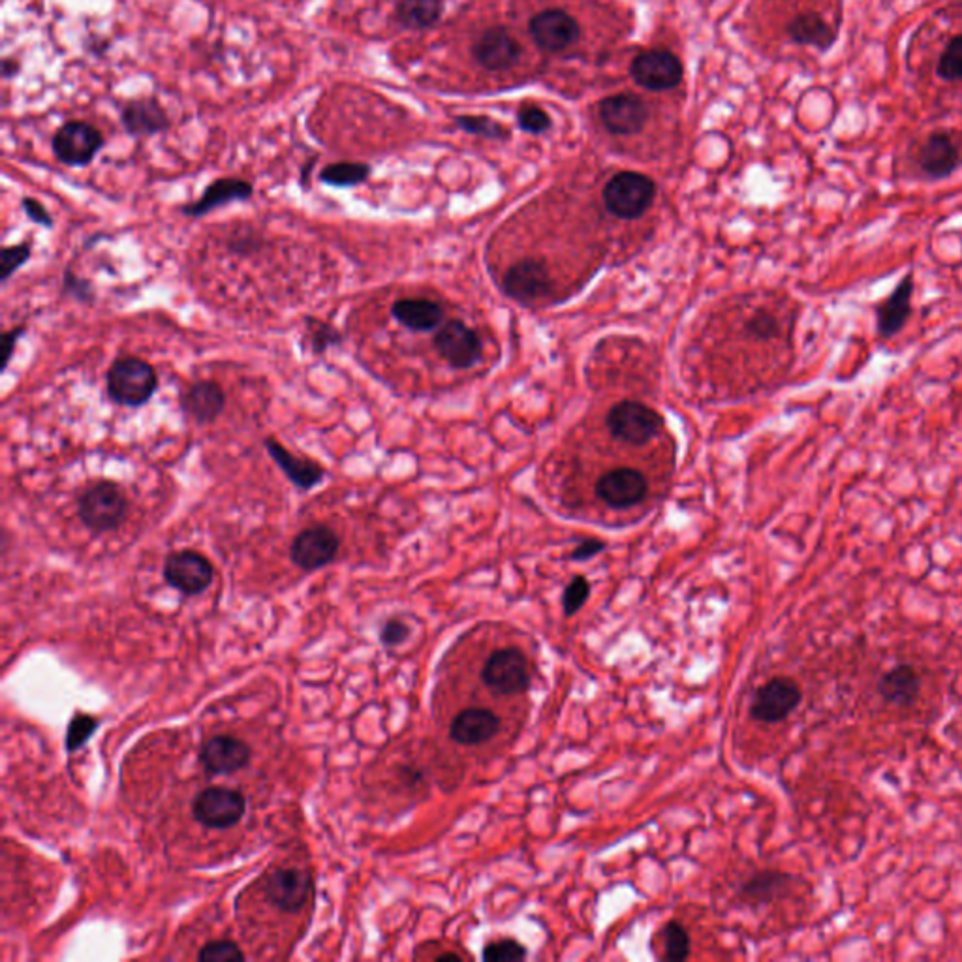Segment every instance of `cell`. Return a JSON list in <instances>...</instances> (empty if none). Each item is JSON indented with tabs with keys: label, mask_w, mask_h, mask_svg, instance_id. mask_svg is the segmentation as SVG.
Masks as SVG:
<instances>
[{
	"label": "cell",
	"mask_w": 962,
	"mask_h": 962,
	"mask_svg": "<svg viewBox=\"0 0 962 962\" xmlns=\"http://www.w3.org/2000/svg\"><path fill=\"white\" fill-rule=\"evenodd\" d=\"M157 368L138 355H119L106 371V397L125 408L149 405L159 392Z\"/></svg>",
	"instance_id": "6da1fadb"
},
{
	"label": "cell",
	"mask_w": 962,
	"mask_h": 962,
	"mask_svg": "<svg viewBox=\"0 0 962 962\" xmlns=\"http://www.w3.org/2000/svg\"><path fill=\"white\" fill-rule=\"evenodd\" d=\"M77 520L93 534L119 528L127 520L130 501L125 488L114 480L95 481L77 496Z\"/></svg>",
	"instance_id": "7a4b0ae2"
},
{
	"label": "cell",
	"mask_w": 962,
	"mask_h": 962,
	"mask_svg": "<svg viewBox=\"0 0 962 962\" xmlns=\"http://www.w3.org/2000/svg\"><path fill=\"white\" fill-rule=\"evenodd\" d=\"M656 196V184L651 178H646L638 171H621L603 186L601 197L603 205L611 215L619 218H640L651 210L652 202Z\"/></svg>",
	"instance_id": "3957f363"
},
{
	"label": "cell",
	"mask_w": 962,
	"mask_h": 962,
	"mask_svg": "<svg viewBox=\"0 0 962 962\" xmlns=\"http://www.w3.org/2000/svg\"><path fill=\"white\" fill-rule=\"evenodd\" d=\"M106 146L100 128L87 120H66L53 133L51 149L55 159L68 168H85L93 164L98 152Z\"/></svg>",
	"instance_id": "277c9868"
},
{
	"label": "cell",
	"mask_w": 962,
	"mask_h": 962,
	"mask_svg": "<svg viewBox=\"0 0 962 962\" xmlns=\"http://www.w3.org/2000/svg\"><path fill=\"white\" fill-rule=\"evenodd\" d=\"M341 552V538L331 526L318 523L298 532L290 547L291 563L299 570L317 571L330 566Z\"/></svg>",
	"instance_id": "5b68a950"
},
{
	"label": "cell",
	"mask_w": 962,
	"mask_h": 962,
	"mask_svg": "<svg viewBox=\"0 0 962 962\" xmlns=\"http://www.w3.org/2000/svg\"><path fill=\"white\" fill-rule=\"evenodd\" d=\"M481 681L488 688L502 696L521 694L531 686L528 660L520 649H502L493 652L481 667Z\"/></svg>",
	"instance_id": "8992f818"
},
{
	"label": "cell",
	"mask_w": 962,
	"mask_h": 962,
	"mask_svg": "<svg viewBox=\"0 0 962 962\" xmlns=\"http://www.w3.org/2000/svg\"><path fill=\"white\" fill-rule=\"evenodd\" d=\"M245 809H247V801L243 798V793L224 785L205 788L203 792L197 793L192 803L194 817L211 830L232 827L243 817Z\"/></svg>",
	"instance_id": "52a82bcc"
},
{
	"label": "cell",
	"mask_w": 962,
	"mask_h": 962,
	"mask_svg": "<svg viewBox=\"0 0 962 962\" xmlns=\"http://www.w3.org/2000/svg\"><path fill=\"white\" fill-rule=\"evenodd\" d=\"M215 568L202 553L183 549L171 553L164 563V579L171 589L186 596H197L210 589Z\"/></svg>",
	"instance_id": "ba28073f"
},
{
	"label": "cell",
	"mask_w": 962,
	"mask_h": 962,
	"mask_svg": "<svg viewBox=\"0 0 962 962\" xmlns=\"http://www.w3.org/2000/svg\"><path fill=\"white\" fill-rule=\"evenodd\" d=\"M633 82L646 90L664 93L683 82V63L672 51L649 50L633 58L630 66Z\"/></svg>",
	"instance_id": "9c48e42d"
},
{
	"label": "cell",
	"mask_w": 962,
	"mask_h": 962,
	"mask_svg": "<svg viewBox=\"0 0 962 962\" xmlns=\"http://www.w3.org/2000/svg\"><path fill=\"white\" fill-rule=\"evenodd\" d=\"M662 424L664 419L659 411L635 400L619 403L608 414L609 431L628 443H645L660 431Z\"/></svg>",
	"instance_id": "30bf717a"
},
{
	"label": "cell",
	"mask_w": 962,
	"mask_h": 962,
	"mask_svg": "<svg viewBox=\"0 0 962 962\" xmlns=\"http://www.w3.org/2000/svg\"><path fill=\"white\" fill-rule=\"evenodd\" d=\"M803 702V692L793 678L774 677L758 688L750 715L753 720L777 724L792 715Z\"/></svg>",
	"instance_id": "8fae6325"
},
{
	"label": "cell",
	"mask_w": 962,
	"mask_h": 962,
	"mask_svg": "<svg viewBox=\"0 0 962 962\" xmlns=\"http://www.w3.org/2000/svg\"><path fill=\"white\" fill-rule=\"evenodd\" d=\"M432 346L446 363L456 368L472 367L481 355L480 336L461 320L442 323L435 333Z\"/></svg>",
	"instance_id": "7c38bea8"
},
{
	"label": "cell",
	"mask_w": 962,
	"mask_h": 962,
	"mask_svg": "<svg viewBox=\"0 0 962 962\" xmlns=\"http://www.w3.org/2000/svg\"><path fill=\"white\" fill-rule=\"evenodd\" d=\"M264 448H266L267 456L271 457L272 462L285 474L286 480L290 481L291 485L298 489L299 493H309L312 489L320 488L323 481L328 480V475H330V472H328L323 464L314 461L311 457L291 453L275 437L264 438Z\"/></svg>",
	"instance_id": "4fadbf2b"
},
{
	"label": "cell",
	"mask_w": 962,
	"mask_h": 962,
	"mask_svg": "<svg viewBox=\"0 0 962 962\" xmlns=\"http://www.w3.org/2000/svg\"><path fill=\"white\" fill-rule=\"evenodd\" d=\"M528 31H531L532 40L536 42L539 50L549 51V53H560V51L568 50L581 36V29H579L576 18L564 10H558V8L545 10V12L534 15L528 23Z\"/></svg>",
	"instance_id": "5bb4252c"
},
{
	"label": "cell",
	"mask_w": 962,
	"mask_h": 962,
	"mask_svg": "<svg viewBox=\"0 0 962 962\" xmlns=\"http://www.w3.org/2000/svg\"><path fill=\"white\" fill-rule=\"evenodd\" d=\"M312 891L311 874L301 868H277L267 876L264 892L272 906L282 912H299Z\"/></svg>",
	"instance_id": "9a60e30c"
},
{
	"label": "cell",
	"mask_w": 962,
	"mask_h": 962,
	"mask_svg": "<svg viewBox=\"0 0 962 962\" xmlns=\"http://www.w3.org/2000/svg\"><path fill=\"white\" fill-rule=\"evenodd\" d=\"M254 196V184L247 179L218 178L205 186L202 196L194 202L184 203L181 215L192 221L203 218L213 211L226 207L229 203L248 202Z\"/></svg>",
	"instance_id": "2e32d148"
},
{
	"label": "cell",
	"mask_w": 962,
	"mask_h": 962,
	"mask_svg": "<svg viewBox=\"0 0 962 962\" xmlns=\"http://www.w3.org/2000/svg\"><path fill=\"white\" fill-rule=\"evenodd\" d=\"M226 403L228 399H226L224 387L216 381H210V378H202V381L191 384L179 399V406H181L184 416L191 418L200 427L213 425L216 419H221L222 414L226 410Z\"/></svg>",
	"instance_id": "e0dca14e"
},
{
	"label": "cell",
	"mask_w": 962,
	"mask_h": 962,
	"mask_svg": "<svg viewBox=\"0 0 962 962\" xmlns=\"http://www.w3.org/2000/svg\"><path fill=\"white\" fill-rule=\"evenodd\" d=\"M649 483L645 475L635 469H614L601 475L596 483V494L600 501L614 510L632 507L645 501Z\"/></svg>",
	"instance_id": "ac0fdd59"
},
{
	"label": "cell",
	"mask_w": 962,
	"mask_h": 962,
	"mask_svg": "<svg viewBox=\"0 0 962 962\" xmlns=\"http://www.w3.org/2000/svg\"><path fill=\"white\" fill-rule=\"evenodd\" d=\"M472 53L485 71L504 72L520 63L523 47L504 26H491L475 40Z\"/></svg>",
	"instance_id": "d6986e66"
},
{
	"label": "cell",
	"mask_w": 962,
	"mask_h": 962,
	"mask_svg": "<svg viewBox=\"0 0 962 962\" xmlns=\"http://www.w3.org/2000/svg\"><path fill=\"white\" fill-rule=\"evenodd\" d=\"M601 122L609 132L617 136H632L645 128L649 120V108L645 101L635 95L608 96L600 101Z\"/></svg>",
	"instance_id": "ffe728a7"
},
{
	"label": "cell",
	"mask_w": 962,
	"mask_h": 962,
	"mask_svg": "<svg viewBox=\"0 0 962 962\" xmlns=\"http://www.w3.org/2000/svg\"><path fill=\"white\" fill-rule=\"evenodd\" d=\"M913 288H916L913 275L908 272L899 280V285L892 288L891 293L874 307L876 331L881 339L889 341L892 336L899 335L906 322L912 317Z\"/></svg>",
	"instance_id": "44dd1931"
},
{
	"label": "cell",
	"mask_w": 962,
	"mask_h": 962,
	"mask_svg": "<svg viewBox=\"0 0 962 962\" xmlns=\"http://www.w3.org/2000/svg\"><path fill=\"white\" fill-rule=\"evenodd\" d=\"M120 125L132 138H152L168 132L171 119L157 98H136L120 108Z\"/></svg>",
	"instance_id": "7402d4cb"
},
{
	"label": "cell",
	"mask_w": 962,
	"mask_h": 962,
	"mask_svg": "<svg viewBox=\"0 0 962 962\" xmlns=\"http://www.w3.org/2000/svg\"><path fill=\"white\" fill-rule=\"evenodd\" d=\"M504 291L523 303L545 298L552 293V277L544 261L521 260L504 275Z\"/></svg>",
	"instance_id": "603a6c76"
},
{
	"label": "cell",
	"mask_w": 962,
	"mask_h": 962,
	"mask_svg": "<svg viewBox=\"0 0 962 962\" xmlns=\"http://www.w3.org/2000/svg\"><path fill=\"white\" fill-rule=\"evenodd\" d=\"M918 164L932 181L950 178L962 164L961 147L948 132L932 133L919 149Z\"/></svg>",
	"instance_id": "cb8c5ba5"
},
{
	"label": "cell",
	"mask_w": 962,
	"mask_h": 962,
	"mask_svg": "<svg viewBox=\"0 0 962 962\" xmlns=\"http://www.w3.org/2000/svg\"><path fill=\"white\" fill-rule=\"evenodd\" d=\"M200 761L213 774H229L248 766L250 748L229 735H216L203 745Z\"/></svg>",
	"instance_id": "d4e9b609"
},
{
	"label": "cell",
	"mask_w": 962,
	"mask_h": 962,
	"mask_svg": "<svg viewBox=\"0 0 962 962\" xmlns=\"http://www.w3.org/2000/svg\"><path fill=\"white\" fill-rule=\"evenodd\" d=\"M502 728L501 716L488 709L461 710L453 718L450 735L453 741L464 747H474L491 741Z\"/></svg>",
	"instance_id": "484cf974"
},
{
	"label": "cell",
	"mask_w": 962,
	"mask_h": 962,
	"mask_svg": "<svg viewBox=\"0 0 962 962\" xmlns=\"http://www.w3.org/2000/svg\"><path fill=\"white\" fill-rule=\"evenodd\" d=\"M392 317L411 333H429L443 323L442 304L427 298H403L392 304Z\"/></svg>",
	"instance_id": "4316f807"
},
{
	"label": "cell",
	"mask_w": 962,
	"mask_h": 962,
	"mask_svg": "<svg viewBox=\"0 0 962 962\" xmlns=\"http://www.w3.org/2000/svg\"><path fill=\"white\" fill-rule=\"evenodd\" d=\"M921 691V678L912 665H897L891 672L884 673L878 683V694L884 702L897 707H910L918 699Z\"/></svg>",
	"instance_id": "83f0119b"
},
{
	"label": "cell",
	"mask_w": 962,
	"mask_h": 962,
	"mask_svg": "<svg viewBox=\"0 0 962 962\" xmlns=\"http://www.w3.org/2000/svg\"><path fill=\"white\" fill-rule=\"evenodd\" d=\"M785 31H788L793 42L814 45V47L822 51L830 50L831 44L836 39V32L816 12L799 13V15H795L790 21V25H788Z\"/></svg>",
	"instance_id": "f1b7e54d"
},
{
	"label": "cell",
	"mask_w": 962,
	"mask_h": 962,
	"mask_svg": "<svg viewBox=\"0 0 962 962\" xmlns=\"http://www.w3.org/2000/svg\"><path fill=\"white\" fill-rule=\"evenodd\" d=\"M443 0H397L395 21L406 31H427L442 15Z\"/></svg>",
	"instance_id": "f546056e"
},
{
	"label": "cell",
	"mask_w": 962,
	"mask_h": 962,
	"mask_svg": "<svg viewBox=\"0 0 962 962\" xmlns=\"http://www.w3.org/2000/svg\"><path fill=\"white\" fill-rule=\"evenodd\" d=\"M371 175H373V168L367 162L341 160V162L323 165L318 173V179H320V183L331 186V189H355L360 184L367 183Z\"/></svg>",
	"instance_id": "4dcf8cb0"
},
{
	"label": "cell",
	"mask_w": 962,
	"mask_h": 962,
	"mask_svg": "<svg viewBox=\"0 0 962 962\" xmlns=\"http://www.w3.org/2000/svg\"><path fill=\"white\" fill-rule=\"evenodd\" d=\"M792 880L793 876L780 870H761L753 874L750 880L745 881V886L741 887L742 897L752 902H769L784 895L790 889Z\"/></svg>",
	"instance_id": "1f68e13d"
},
{
	"label": "cell",
	"mask_w": 962,
	"mask_h": 962,
	"mask_svg": "<svg viewBox=\"0 0 962 962\" xmlns=\"http://www.w3.org/2000/svg\"><path fill=\"white\" fill-rule=\"evenodd\" d=\"M303 328V346L311 350V354L323 355L328 350L339 349L344 344L341 330L322 318L304 317Z\"/></svg>",
	"instance_id": "d6a6232c"
},
{
	"label": "cell",
	"mask_w": 962,
	"mask_h": 962,
	"mask_svg": "<svg viewBox=\"0 0 962 962\" xmlns=\"http://www.w3.org/2000/svg\"><path fill=\"white\" fill-rule=\"evenodd\" d=\"M224 247L229 256L248 260V258L258 256L266 248V237L258 229L253 228L250 224H240L234 232H229Z\"/></svg>",
	"instance_id": "836d02e7"
},
{
	"label": "cell",
	"mask_w": 962,
	"mask_h": 962,
	"mask_svg": "<svg viewBox=\"0 0 962 962\" xmlns=\"http://www.w3.org/2000/svg\"><path fill=\"white\" fill-rule=\"evenodd\" d=\"M32 258V243L23 240L18 245H7L0 248V282L7 285L15 272L26 266Z\"/></svg>",
	"instance_id": "e575fe53"
},
{
	"label": "cell",
	"mask_w": 962,
	"mask_h": 962,
	"mask_svg": "<svg viewBox=\"0 0 962 962\" xmlns=\"http://www.w3.org/2000/svg\"><path fill=\"white\" fill-rule=\"evenodd\" d=\"M61 296H64V298L68 296V298L76 299L77 303L82 304H95L96 298H98L95 285L89 279H85L83 275H79L72 266H66V269H64Z\"/></svg>",
	"instance_id": "d590c367"
},
{
	"label": "cell",
	"mask_w": 962,
	"mask_h": 962,
	"mask_svg": "<svg viewBox=\"0 0 962 962\" xmlns=\"http://www.w3.org/2000/svg\"><path fill=\"white\" fill-rule=\"evenodd\" d=\"M665 956L670 961H686L691 956V934L678 921H670L664 927Z\"/></svg>",
	"instance_id": "8d00e7d4"
},
{
	"label": "cell",
	"mask_w": 962,
	"mask_h": 962,
	"mask_svg": "<svg viewBox=\"0 0 962 962\" xmlns=\"http://www.w3.org/2000/svg\"><path fill=\"white\" fill-rule=\"evenodd\" d=\"M456 125L464 132L489 138V140L502 141L507 138L506 128L499 125L496 120L483 117V115H461V117H457Z\"/></svg>",
	"instance_id": "74e56055"
},
{
	"label": "cell",
	"mask_w": 962,
	"mask_h": 962,
	"mask_svg": "<svg viewBox=\"0 0 962 962\" xmlns=\"http://www.w3.org/2000/svg\"><path fill=\"white\" fill-rule=\"evenodd\" d=\"M938 76L945 82H961L962 79V34L951 40L943 50L942 57L938 61Z\"/></svg>",
	"instance_id": "f35d334b"
},
{
	"label": "cell",
	"mask_w": 962,
	"mask_h": 962,
	"mask_svg": "<svg viewBox=\"0 0 962 962\" xmlns=\"http://www.w3.org/2000/svg\"><path fill=\"white\" fill-rule=\"evenodd\" d=\"M481 956L485 962L523 961L526 956V948L513 938H504V940L488 943L483 948Z\"/></svg>",
	"instance_id": "ab89813d"
},
{
	"label": "cell",
	"mask_w": 962,
	"mask_h": 962,
	"mask_svg": "<svg viewBox=\"0 0 962 962\" xmlns=\"http://www.w3.org/2000/svg\"><path fill=\"white\" fill-rule=\"evenodd\" d=\"M589 596L590 582L587 581V577H574L563 595V608L566 617L576 614L585 606V601L589 600Z\"/></svg>",
	"instance_id": "60d3db41"
},
{
	"label": "cell",
	"mask_w": 962,
	"mask_h": 962,
	"mask_svg": "<svg viewBox=\"0 0 962 962\" xmlns=\"http://www.w3.org/2000/svg\"><path fill=\"white\" fill-rule=\"evenodd\" d=\"M197 959L207 962L245 961V953L237 948V943L229 942V940H216V942L203 945Z\"/></svg>",
	"instance_id": "b9f144b4"
},
{
	"label": "cell",
	"mask_w": 962,
	"mask_h": 962,
	"mask_svg": "<svg viewBox=\"0 0 962 962\" xmlns=\"http://www.w3.org/2000/svg\"><path fill=\"white\" fill-rule=\"evenodd\" d=\"M517 125L528 133H544L552 128V119L544 109L532 104H525L517 114Z\"/></svg>",
	"instance_id": "7bdbcfd3"
},
{
	"label": "cell",
	"mask_w": 962,
	"mask_h": 962,
	"mask_svg": "<svg viewBox=\"0 0 962 962\" xmlns=\"http://www.w3.org/2000/svg\"><path fill=\"white\" fill-rule=\"evenodd\" d=\"M748 331L760 341H771L780 333L779 318L767 311H758L748 320Z\"/></svg>",
	"instance_id": "ee69618b"
},
{
	"label": "cell",
	"mask_w": 962,
	"mask_h": 962,
	"mask_svg": "<svg viewBox=\"0 0 962 962\" xmlns=\"http://www.w3.org/2000/svg\"><path fill=\"white\" fill-rule=\"evenodd\" d=\"M21 210H23L26 218H29L32 224L42 226V228L45 229L55 228V218H53V215H51L50 210L45 207L44 203L36 200V197H21Z\"/></svg>",
	"instance_id": "f6af8a7d"
},
{
	"label": "cell",
	"mask_w": 962,
	"mask_h": 962,
	"mask_svg": "<svg viewBox=\"0 0 962 962\" xmlns=\"http://www.w3.org/2000/svg\"><path fill=\"white\" fill-rule=\"evenodd\" d=\"M26 333V325H15L12 330L7 331L4 335L0 336L2 342H0V354H2V373L10 367V363H12L13 354H15V346L20 344L21 339Z\"/></svg>",
	"instance_id": "bcb514c9"
},
{
	"label": "cell",
	"mask_w": 962,
	"mask_h": 962,
	"mask_svg": "<svg viewBox=\"0 0 962 962\" xmlns=\"http://www.w3.org/2000/svg\"><path fill=\"white\" fill-rule=\"evenodd\" d=\"M408 633H410V628L406 627L405 622L397 621V619H393V621H387L382 628V641L386 643L387 646L400 645L403 641L408 638Z\"/></svg>",
	"instance_id": "7dc6e473"
},
{
	"label": "cell",
	"mask_w": 962,
	"mask_h": 962,
	"mask_svg": "<svg viewBox=\"0 0 962 962\" xmlns=\"http://www.w3.org/2000/svg\"><path fill=\"white\" fill-rule=\"evenodd\" d=\"M603 549H606V544L601 539H585L571 552L570 558L581 563V560H589V558L596 557Z\"/></svg>",
	"instance_id": "c3c4849f"
},
{
	"label": "cell",
	"mask_w": 962,
	"mask_h": 962,
	"mask_svg": "<svg viewBox=\"0 0 962 962\" xmlns=\"http://www.w3.org/2000/svg\"><path fill=\"white\" fill-rule=\"evenodd\" d=\"M90 722L95 720H90V718H85V720H74L71 729V748L74 747V742H76L77 747V745H82V742L87 739V735L93 731V726H95V724H90Z\"/></svg>",
	"instance_id": "681fc988"
},
{
	"label": "cell",
	"mask_w": 962,
	"mask_h": 962,
	"mask_svg": "<svg viewBox=\"0 0 962 962\" xmlns=\"http://www.w3.org/2000/svg\"><path fill=\"white\" fill-rule=\"evenodd\" d=\"M0 72H2V77H4V79H13V77L20 76V72H21L20 58H15V57L2 58V64H0Z\"/></svg>",
	"instance_id": "f907efd6"
},
{
	"label": "cell",
	"mask_w": 962,
	"mask_h": 962,
	"mask_svg": "<svg viewBox=\"0 0 962 962\" xmlns=\"http://www.w3.org/2000/svg\"><path fill=\"white\" fill-rule=\"evenodd\" d=\"M318 159H311L309 162H304L303 168H301V178H299V183L303 189H309V179H311L312 165L317 162Z\"/></svg>",
	"instance_id": "816d5d0a"
},
{
	"label": "cell",
	"mask_w": 962,
	"mask_h": 962,
	"mask_svg": "<svg viewBox=\"0 0 962 962\" xmlns=\"http://www.w3.org/2000/svg\"><path fill=\"white\" fill-rule=\"evenodd\" d=\"M106 239V234L104 232H98L95 237H90V239L85 240V248L95 247L98 240Z\"/></svg>",
	"instance_id": "f5cc1de1"
},
{
	"label": "cell",
	"mask_w": 962,
	"mask_h": 962,
	"mask_svg": "<svg viewBox=\"0 0 962 962\" xmlns=\"http://www.w3.org/2000/svg\"><path fill=\"white\" fill-rule=\"evenodd\" d=\"M437 961H461V955L459 953H442V955L437 956Z\"/></svg>",
	"instance_id": "db71d44e"
}]
</instances>
